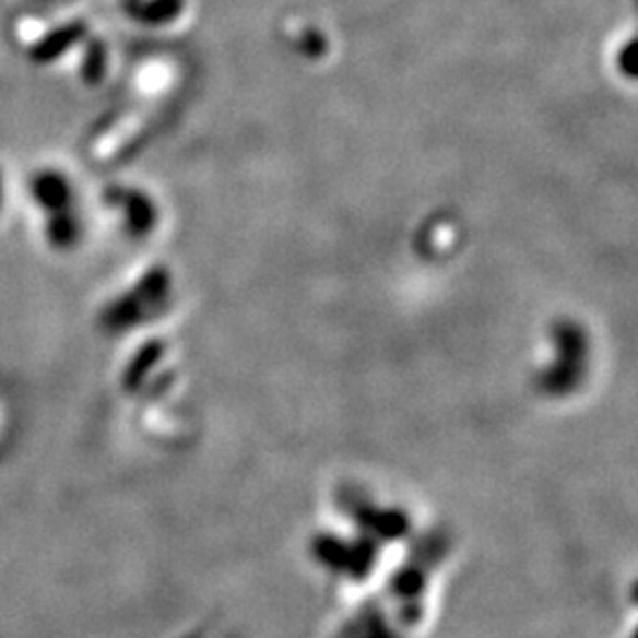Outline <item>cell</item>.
I'll return each instance as SVG.
<instances>
[{"label": "cell", "mask_w": 638, "mask_h": 638, "mask_svg": "<svg viewBox=\"0 0 638 638\" xmlns=\"http://www.w3.org/2000/svg\"><path fill=\"white\" fill-rule=\"evenodd\" d=\"M5 38L14 55L46 76H67L83 88H99L109 76L111 55L107 40L83 14L20 5L5 24Z\"/></svg>", "instance_id": "6da1fadb"}, {"label": "cell", "mask_w": 638, "mask_h": 638, "mask_svg": "<svg viewBox=\"0 0 638 638\" xmlns=\"http://www.w3.org/2000/svg\"><path fill=\"white\" fill-rule=\"evenodd\" d=\"M26 204L36 215L38 235L55 253L74 251L83 237L79 185L71 173L55 164H36L24 178Z\"/></svg>", "instance_id": "7a4b0ae2"}, {"label": "cell", "mask_w": 638, "mask_h": 638, "mask_svg": "<svg viewBox=\"0 0 638 638\" xmlns=\"http://www.w3.org/2000/svg\"><path fill=\"white\" fill-rule=\"evenodd\" d=\"M105 206L121 215L123 227L130 235H144L150 232L154 221V206L147 194H142L135 187H107L103 194Z\"/></svg>", "instance_id": "3957f363"}, {"label": "cell", "mask_w": 638, "mask_h": 638, "mask_svg": "<svg viewBox=\"0 0 638 638\" xmlns=\"http://www.w3.org/2000/svg\"><path fill=\"white\" fill-rule=\"evenodd\" d=\"M121 12L128 20L144 26H158L178 17L180 0H121Z\"/></svg>", "instance_id": "277c9868"}, {"label": "cell", "mask_w": 638, "mask_h": 638, "mask_svg": "<svg viewBox=\"0 0 638 638\" xmlns=\"http://www.w3.org/2000/svg\"><path fill=\"white\" fill-rule=\"evenodd\" d=\"M26 8H38V10H64L69 8L74 0H20Z\"/></svg>", "instance_id": "5b68a950"}, {"label": "cell", "mask_w": 638, "mask_h": 638, "mask_svg": "<svg viewBox=\"0 0 638 638\" xmlns=\"http://www.w3.org/2000/svg\"><path fill=\"white\" fill-rule=\"evenodd\" d=\"M5 201H8V176H5V168L0 166V213L5 209Z\"/></svg>", "instance_id": "8992f818"}]
</instances>
